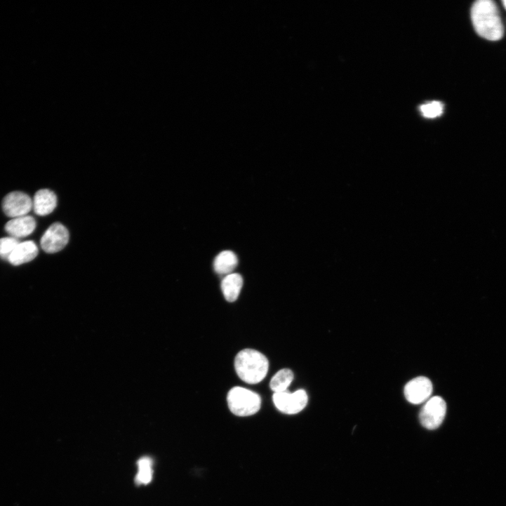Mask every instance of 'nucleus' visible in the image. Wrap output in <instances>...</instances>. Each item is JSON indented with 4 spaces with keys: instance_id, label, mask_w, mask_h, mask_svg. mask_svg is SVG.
<instances>
[{
    "instance_id": "nucleus-1",
    "label": "nucleus",
    "mask_w": 506,
    "mask_h": 506,
    "mask_svg": "<svg viewBox=\"0 0 506 506\" xmlns=\"http://www.w3.org/2000/svg\"><path fill=\"white\" fill-rule=\"evenodd\" d=\"M472 25L477 34L491 41L502 39L504 29L498 9L491 0H479L471 11Z\"/></svg>"
},
{
    "instance_id": "nucleus-2",
    "label": "nucleus",
    "mask_w": 506,
    "mask_h": 506,
    "mask_svg": "<svg viewBox=\"0 0 506 506\" xmlns=\"http://www.w3.org/2000/svg\"><path fill=\"white\" fill-rule=\"evenodd\" d=\"M234 366L237 375L243 381L248 384H257L266 377L269 361L261 352L245 349L237 355Z\"/></svg>"
},
{
    "instance_id": "nucleus-3",
    "label": "nucleus",
    "mask_w": 506,
    "mask_h": 506,
    "mask_svg": "<svg viewBox=\"0 0 506 506\" xmlns=\"http://www.w3.org/2000/svg\"><path fill=\"white\" fill-rule=\"evenodd\" d=\"M230 411L238 416H250L259 411L261 398L255 392L241 387L232 388L227 394Z\"/></svg>"
},
{
    "instance_id": "nucleus-4",
    "label": "nucleus",
    "mask_w": 506,
    "mask_h": 506,
    "mask_svg": "<svg viewBox=\"0 0 506 506\" xmlns=\"http://www.w3.org/2000/svg\"><path fill=\"white\" fill-rule=\"evenodd\" d=\"M446 404L440 397L430 399L421 408L419 419L423 427L428 430L438 428L444 420Z\"/></svg>"
},
{
    "instance_id": "nucleus-5",
    "label": "nucleus",
    "mask_w": 506,
    "mask_h": 506,
    "mask_svg": "<svg viewBox=\"0 0 506 506\" xmlns=\"http://www.w3.org/2000/svg\"><path fill=\"white\" fill-rule=\"evenodd\" d=\"M273 401L281 412L288 415L297 414L306 407L308 396L304 390H299L293 393L286 391L274 393Z\"/></svg>"
},
{
    "instance_id": "nucleus-6",
    "label": "nucleus",
    "mask_w": 506,
    "mask_h": 506,
    "mask_svg": "<svg viewBox=\"0 0 506 506\" xmlns=\"http://www.w3.org/2000/svg\"><path fill=\"white\" fill-rule=\"evenodd\" d=\"M69 241V232L61 223H55L45 232L41 241L43 250L48 253L62 251Z\"/></svg>"
},
{
    "instance_id": "nucleus-7",
    "label": "nucleus",
    "mask_w": 506,
    "mask_h": 506,
    "mask_svg": "<svg viewBox=\"0 0 506 506\" xmlns=\"http://www.w3.org/2000/svg\"><path fill=\"white\" fill-rule=\"evenodd\" d=\"M6 215L18 218L26 216L33 209V200L25 193L14 192L7 195L3 202Z\"/></svg>"
},
{
    "instance_id": "nucleus-8",
    "label": "nucleus",
    "mask_w": 506,
    "mask_h": 506,
    "mask_svg": "<svg viewBox=\"0 0 506 506\" xmlns=\"http://www.w3.org/2000/svg\"><path fill=\"white\" fill-rule=\"evenodd\" d=\"M431 380L424 376H419L409 381L404 387L406 399L413 404L427 401L432 393Z\"/></svg>"
},
{
    "instance_id": "nucleus-9",
    "label": "nucleus",
    "mask_w": 506,
    "mask_h": 506,
    "mask_svg": "<svg viewBox=\"0 0 506 506\" xmlns=\"http://www.w3.org/2000/svg\"><path fill=\"white\" fill-rule=\"evenodd\" d=\"M36 228V222L32 216L14 218L6 225V231L11 237L15 239L29 237Z\"/></svg>"
},
{
    "instance_id": "nucleus-10",
    "label": "nucleus",
    "mask_w": 506,
    "mask_h": 506,
    "mask_svg": "<svg viewBox=\"0 0 506 506\" xmlns=\"http://www.w3.org/2000/svg\"><path fill=\"white\" fill-rule=\"evenodd\" d=\"M58 197L49 189L39 191L33 200V209L40 216L51 214L57 208Z\"/></svg>"
},
{
    "instance_id": "nucleus-11",
    "label": "nucleus",
    "mask_w": 506,
    "mask_h": 506,
    "mask_svg": "<svg viewBox=\"0 0 506 506\" xmlns=\"http://www.w3.org/2000/svg\"><path fill=\"white\" fill-rule=\"evenodd\" d=\"M39 255V248L32 241L20 243L8 261L15 266H19L34 260Z\"/></svg>"
},
{
    "instance_id": "nucleus-12",
    "label": "nucleus",
    "mask_w": 506,
    "mask_h": 506,
    "mask_svg": "<svg viewBox=\"0 0 506 506\" xmlns=\"http://www.w3.org/2000/svg\"><path fill=\"white\" fill-rule=\"evenodd\" d=\"M243 278L239 274L227 275L222 282V291L225 299L233 302L236 301L243 287Z\"/></svg>"
},
{
    "instance_id": "nucleus-13",
    "label": "nucleus",
    "mask_w": 506,
    "mask_h": 506,
    "mask_svg": "<svg viewBox=\"0 0 506 506\" xmlns=\"http://www.w3.org/2000/svg\"><path fill=\"white\" fill-rule=\"evenodd\" d=\"M238 265V259L235 253L230 251L220 253L214 261L215 271L220 275H229L235 269Z\"/></svg>"
},
{
    "instance_id": "nucleus-14",
    "label": "nucleus",
    "mask_w": 506,
    "mask_h": 506,
    "mask_svg": "<svg viewBox=\"0 0 506 506\" xmlns=\"http://www.w3.org/2000/svg\"><path fill=\"white\" fill-rule=\"evenodd\" d=\"M294 378L291 370L284 368L277 372L270 381V388L274 393L284 392L287 391Z\"/></svg>"
},
{
    "instance_id": "nucleus-15",
    "label": "nucleus",
    "mask_w": 506,
    "mask_h": 506,
    "mask_svg": "<svg viewBox=\"0 0 506 506\" xmlns=\"http://www.w3.org/2000/svg\"><path fill=\"white\" fill-rule=\"evenodd\" d=\"M138 472L135 481L139 485L149 484L153 478V460L149 456L141 458L138 462Z\"/></svg>"
},
{
    "instance_id": "nucleus-16",
    "label": "nucleus",
    "mask_w": 506,
    "mask_h": 506,
    "mask_svg": "<svg viewBox=\"0 0 506 506\" xmlns=\"http://www.w3.org/2000/svg\"><path fill=\"white\" fill-rule=\"evenodd\" d=\"M20 244L19 239L11 237L0 239V258L8 260Z\"/></svg>"
},
{
    "instance_id": "nucleus-17",
    "label": "nucleus",
    "mask_w": 506,
    "mask_h": 506,
    "mask_svg": "<svg viewBox=\"0 0 506 506\" xmlns=\"http://www.w3.org/2000/svg\"><path fill=\"white\" fill-rule=\"evenodd\" d=\"M422 115L427 119H435L442 115L444 105L439 102H432L420 107Z\"/></svg>"
},
{
    "instance_id": "nucleus-18",
    "label": "nucleus",
    "mask_w": 506,
    "mask_h": 506,
    "mask_svg": "<svg viewBox=\"0 0 506 506\" xmlns=\"http://www.w3.org/2000/svg\"><path fill=\"white\" fill-rule=\"evenodd\" d=\"M502 4H503L504 8H505V10H506V0H504V1H502Z\"/></svg>"
}]
</instances>
